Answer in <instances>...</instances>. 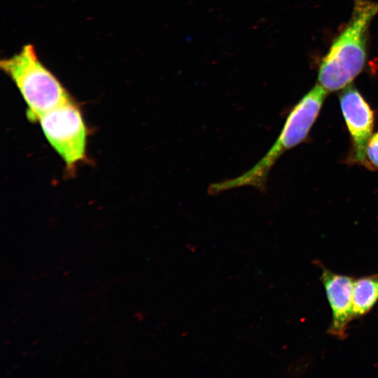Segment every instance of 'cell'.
Masks as SVG:
<instances>
[{
  "mask_svg": "<svg viewBox=\"0 0 378 378\" xmlns=\"http://www.w3.org/2000/svg\"><path fill=\"white\" fill-rule=\"evenodd\" d=\"M364 167L372 171L378 170V132L372 134L367 144Z\"/></svg>",
  "mask_w": 378,
  "mask_h": 378,
  "instance_id": "8",
  "label": "cell"
},
{
  "mask_svg": "<svg viewBox=\"0 0 378 378\" xmlns=\"http://www.w3.org/2000/svg\"><path fill=\"white\" fill-rule=\"evenodd\" d=\"M37 120L69 169L85 159L87 128L80 110L71 99L42 114Z\"/></svg>",
  "mask_w": 378,
  "mask_h": 378,
  "instance_id": "4",
  "label": "cell"
},
{
  "mask_svg": "<svg viewBox=\"0 0 378 378\" xmlns=\"http://www.w3.org/2000/svg\"><path fill=\"white\" fill-rule=\"evenodd\" d=\"M327 94L317 83L292 108L280 135L266 155L241 176L211 184L209 192L214 195L245 186L264 190L269 172L278 158L307 139Z\"/></svg>",
  "mask_w": 378,
  "mask_h": 378,
  "instance_id": "2",
  "label": "cell"
},
{
  "mask_svg": "<svg viewBox=\"0 0 378 378\" xmlns=\"http://www.w3.org/2000/svg\"><path fill=\"white\" fill-rule=\"evenodd\" d=\"M339 99L351 139L346 161L364 166L366 146L374 129V112L359 91L351 85L344 88Z\"/></svg>",
  "mask_w": 378,
  "mask_h": 378,
  "instance_id": "5",
  "label": "cell"
},
{
  "mask_svg": "<svg viewBox=\"0 0 378 378\" xmlns=\"http://www.w3.org/2000/svg\"><path fill=\"white\" fill-rule=\"evenodd\" d=\"M378 13V2L354 0L349 22L321 62L318 84L328 92L349 86L362 71L366 60L368 29Z\"/></svg>",
  "mask_w": 378,
  "mask_h": 378,
  "instance_id": "1",
  "label": "cell"
},
{
  "mask_svg": "<svg viewBox=\"0 0 378 378\" xmlns=\"http://www.w3.org/2000/svg\"><path fill=\"white\" fill-rule=\"evenodd\" d=\"M377 301L378 274L354 280L353 292L354 318H359L367 314Z\"/></svg>",
  "mask_w": 378,
  "mask_h": 378,
  "instance_id": "7",
  "label": "cell"
},
{
  "mask_svg": "<svg viewBox=\"0 0 378 378\" xmlns=\"http://www.w3.org/2000/svg\"><path fill=\"white\" fill-rule=\"evenodd\" d=\"M15 83L27 105V116L36 121L46 112L71 100L55 76L39 60L33 46L27 44L0 63Z\"/></svg>",
  "mask_w": 378,
  "mask_h": 378,
  "instance_id": "3",
  "label": "cell"
},
{
  "mask_svg": "<svg viewBox=\"0 0 378 378\" xmlns=\"http://www.w3.org/2000/svg\"><path fill=\"white\" fill-rule=\"evenodd\" d=\"M321 268L320 280L323 284L332 311L328 333L340 340L347 337L349 324L354 318L353 292L355 279L336 274L318 262Z\"/></svg>",
  "mask_w": 378,
  "mask_h": 378,
  "instance_id": "6",
  "label": "cell"
}]
</instances>
